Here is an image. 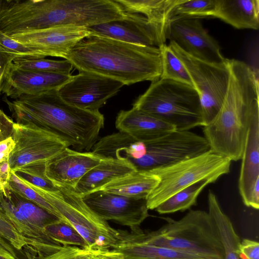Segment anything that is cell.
Here are the masks:
<instances>
[{
	"label": "cell",
	"mask_w": 259,
	"mask_h": 259,
	"mask_svg": "<svg viewBox=\"0 0 259 259\" xmlns=\"http://www.w3.org/2000/svg\"><path fill=\"white\" fill-rule=\"evenodd\" d=\"M207 200L208 213L223 246L225 259H239L238 252L241 241L232 223L222 209L216 195L211 191H209Z\"/></svg>",
	"instance_id": "d4e9b609"
},
{
	"label": "cell",
	"mask_w": 259,
	"mask_h": 259,
	"mask_svg": "<svg viewBox=\"0 0 259 259\" xmlns=\"http://www.w3.org/2000/svg\"><path fill=\"white\" fill-rule=\"evenodd\" d=\"M124 84L115 79L90 72L81 71L58 90L60 97L79 108L99 111Z\"/></svg>",
	"instance_id": "7c38bea8"
},
{
	"label": "cell",
	"mask_w": 259,
	"mask_h": 259,
	"mask_svg": "<svg viewBox=\"0 0 259 259\" xmlns=\"http://www.w3.org/2000/svg\"><path fill=\"white\" fill-rule=\"evenodd\" d=\"M135 170L133 166L124 159L103 158L80 179L73 190L82 197Z\"/></svg>",
	"instance_id": "44dd1931"
},
{
	"label": "cell",
	"mask_w": 259,
	"mask_h": 259,
	"mask_svg": "<svg viewBox=\"0 0 259 259\" xmlns=\"http://www.w3.org/2000/svg\"><path fill=\"white\" fill-rule=\"evenodd\" d=\"M19 252L9 242L0 235V259H20Z\"/></svg>",
	"instance_id": "8d00e7d4"
},
{
	"label": "cell",
	"mask_w": 259,
	"mask_h": 259,
	"mask_svg": "<svg viewBox=\"0 0 259 259\" xmlns=\"http://www.w3.org/2000/svg\"><path fill=\"white\" fill-rule=\"evenodd\" d=\"M105 251L63 245L60 250L36 259H100Z\"/></svg>",
	"instance_id": "1f68e13d"
},
{
	"label": "cell",
	"mask_w": 259,
	"mask_h": 259,
	"mask_svg": "<svg viewBox=\"0 0 259 259\" xmlns=\"http://www.w3.org/2000/svg\"><path fill=\"white\" fill-rule=\"evenodd\" d=\"M115 126L134 139L148 141L176 130L175 127L135 107L117 114Z\"/></svg>",
	"instance_id": "ffe728a7"
},
{
	"label": "cell",
	"mask_w": 259,
	"mask_h": 259,
	"mask_svg": "<svg viewBox=\"0 0 259 259\" xmlns=\"http://www.w3.org/2000/svg\"><path fill=\"white\" fill-rule=\"evenodd\" d=\"M4 101L15 122L32 123L47 130L77 151L92 149L104 125V115L99 111L82 109L67 103L57 90Z\"/></svg>",
	"instance_id": "7a4b0ae2"
},
{
	"label": "cell",
	"mask_w": 259,
	"mask_h": 259,
	"mask_svg": "<svg viewBox=\"0 0 259 259\" xmlns=\"http://www.w3.org/2000/svg\"><path fill=\"white\" fill-rule=\"evenodd\" d=\"M0 235L9 242L19 252L29 251L23 238L1 209Z\"/></svg>",
	"instance_id": "d6a6232c"
},
{
	"label": "cell",
	"mask_w": 259,
	"mask_h": 259,
	"mask_svg": "<svg viewBox=\"0 0 259 259\" xmlns=\"http://www.w3.org/2000/svg\"><path fill=\"white\" fill-rule=\"evenodd\" d=\"M230 76L222 106L203 126L210 150L231 161L241 160L248 126L259 110L258 75L243 61L229 59Z\"/></svg>",
	"instance_id": "3957f363"
},
{
	"label": "cell",
	"mask_w": 259,
	"mask_h": 259,
	"mask_svg": "<svg viewBox=\"0 0 259 259\" xmlns=\"http://www.w3.org/2000/svg\"><path fill=\"white\" fill-rule=\"evenodd\" d=\"M211 180L204 179L182 189L167 199L155 209L159 214H167L183 211L196 203L198 195Z\"/></svg>",
	"instance_id": "4316f807"
},
{
	"label": "cell",
	"mask_w": 259,
	"mask_h": 259,
	"mask_svg": "<svg viewBox=\"0 0 259 259\" xmlns=\"http://www.w3.org/2000/svg\"><path fill=\"white\" fill-rule=\"evenodd\" d=\"M215 5V0H183L173 9L169 20L212 17Z\"/></svg>",
	"instance_id": "4dcf8cb0"
},
{
	"label": "cell",
	"mask_w": 259,
	"mask_h": 259,
	"mask_svg": "<svg viewBox=\"0 0 259 259\" xmlns=\"http://www.w3.org/2000/svg\"><path fill=\"white\" fill-rule=\"evenodd\" d=\"M65 59L79 72L97 73L127 85L156 81L162 71L160 48L94 35L79 40Z\"/></svg>",
	"instance_id": "6da1fadb"
},
{
	"label": "cell",
	"mask_w": 259,
	"mask_h": 259,
	"mask_svg": "<svg viewBox=\"0 0 259 259\" xmlns=\"http://www.w3.org/2000/svg\"><path fill=\"white\" fill-rule=\"evenodd\" d=\"M118 240L111 248L121 252L125 259H206L167 247L144 243L118 230Z\"/></svg>",
	"instance_id": "603a6c76"
},
{
	"label": "cell",
	"mask_w": 259,
	"mask_h": 259,
	"mask_svg": "<svg viewBox=\"0 0 259 259\" xmlns=\"http://www.w3.org/2000/svg\"><path fill=\"white\" fill-rule=\"evenodd\" d=\"M17 57L0 45V94L6 75L13 65V60Z\"/></svg>",
	"instance_id": "d590c367"
},
{
	"label": "cell",
	"mask_w": 259,
	"mask_h": 259,
	"mask_svg": "<svg viewBox=\"0 0 259 259\" xmlns=\"http://www.w3.org/2000/svg\"><path fill=\"white\" fill-rule=\"evenodd\" d=\"M166 39L175 42L191 56L208 62L222 63L227 60L218 42L203 27L199 18L170 19L165 26Z\"/></svg>",
	"instance_id": "5bb4252c"
},
{
	"label": "cell",
	"mask_w": 259,
	"mask_h": 259,
	"mask_svg": "<svg viewBox=\"0 0 259 259\" xmlns=\"http://www.w3.org/2000/svg\"><path fill=\"white\" fill-rule=\"evenodd\" d=\"M241 159L239 193L244 204L250 207L252 191L259 186V110L250 118Z\"/></svg>",
	"instance_id": "d6986e66"
},
{
	"label": "cell",
	"mask_w": 259,
	"mask_h": 259,
	"mask_svg": "<svg viewBox=\"0 0 259 259\" xmlns=\"http://www.w3.org/2000/svg\"><path fill=\"white\" fill-rule=\"evenodd\" d=\"M212 17L237 29L259 28L258 0H215Z\"/></svg>",
	"instance_id": "7402d4cb"
},
{
	"label": "cell",
	"mask_w": 259,
	"mask_h": 259,
	"mask_svg": "<svg viewBox=\"0 0 259 259\" xmlns=\"http://www.w3.org/2000/svg\"><path fill=\"white\" fill-rule=\"evenodd\" d=\"M71 76L21 70L12 65L5 77L2 92L14 100L23 96L37 95L58 90Z\"/></svg>",
	"instance_id": "ac0fdd59"
},
{
	"label": "cell",
	"mask_w": 259,
	"mask_h": 259,
	"mask_svg": "<svg viewBox=\"0 0 259 259\" xmlns=\"http://www.w3.org/2000/svg\"><path fill=\"white\" fill-rule=\"evenodd\" d=\"M238 255L239 259H259V243L248 239L240 242Z\"/></svg>",
	"instance_id": "e575fe53"
},
{
	"label": "cell",
	"mask_w": 259,
	"mask_h": 259,
	"mask_svg": "<svg viewBox=\"0 0 259 259\" xmlns=\"http://www.w3.org/2000/svg\"><path fill=\"white\" fill-rule=\"evenodd\" d=\"M11 137L15 145L9 157L11 170L45 164L68 147L52 133L32 123L14 122Z\"/></svg>",
	"instance_id": "8fae6325"
},
{
	"label": "cell",
	"mask_w": 259,
	"mask_h": 259,
	"mask_svg": "<svg viewBox=\"0 0 259 259\" xmlns=\"http://www.w3.org/2000/svg\"><path fill=\"white\" fill-rule=\"evenodd\" d=\"M87 205L103 220L137 231L149 216L146 199L128 197L97 190L82 197Z\"/></svg>",
	"instance_id": "9a60e30c"
},
{
	"label": "cell",
	"mask_w": 259,
	"mask_h": 259,
	"mask_svg": "<svg viewBox=\"0 0 259 259\" xmlns=\"http://www.w3.org/2000/svg\"><path fill=\"white\" fill-rule=\"evenodd\" d=\"M14 67L21 70L63 75H71L73 68L68 60H55L45 58L17 57L13 60Z\"/></svg>",
	"instance_id": "83f0119b"
},
{
	"label": "cell",
	"mask_w": 259,
	"mask_h": 259,
	"mask_svg": "<svg viewBox=\"0 0 259 259\" xmlns=\"http://www.w3.org/2000/svg\"><path fill=\"white\" fill-rule=\"evenodd\" d=\"M14 122L0 108V141L11 136Z\"/></svg>",
	"instance_id": "74e56055"
},
{
	"label": "cell",
	"mask_w": 259,
	"mask_h": 259,
	"mask_svg": "<svg viewBox=\"0 0 259 259\" xmlns=\"http://www.w3.org/2000/svg\"><path fill=\"white\" fill-rule=\"evenodd\" d=\"M158 182L159 178L152 172L135 170L109 183L100 190L131 198L146 199Z\"/></svg>",
	"instance_id": "cb8c5ba5"
},
{
	"label": "cell",
	"mask_w": 259,
	"mask_h": 259,
	"mask_svg": "<svg viewBox=\"0 0 259 259\" xmlns=\"http://www.w3.org/2000/svg\"><path fill=\"white\" fill-rule=\"evenodd\" d=\"M146 142V155L133 165L137 171H150L169 166L210 150L204 137L189 131L175 130Z\"/></svg>",
	"instance_id": "30bf717a"
},
{
	"label": "cell",
	"mask_w": 259,
	"mask_h": 259,
	"mask_svg": "<svg viewBox=\"0 0 259 259\" xmlns=\"http://www.w3.org/2000/svg\"><path fill=\"white\" fill-rule=\"evenodd\" d=\"M45 231L49 237L62 245L89 248L82 236L71 225L63 220L47 225Z\"/></svg>",
	"instance_id": "f546056e"
},
{
	"label": "cell",
	"mask_w": 259,
	"mask_h": 259,
	"mask_svg": "<svg viewBox=\"0 0 259 259\" xmlns=\"http://www.w3.org/2000/svg\"><path fill=\"white\" fill-rule=\"evenodd\" d=\"M133 107L172 125L176 131L203 126L199 96L188 84L159 78L151 82Z\"/></svg>",
	"instance_id": "5b68a950"
},
{
	"label": "cell",
	"mask_w": 259,
	"mask_h": 259,
	"mask_svg": "<svg viewBox=\"0 0 259 259\" xmlns=\"http://www.w3.org/2000/svg\"><path fill=\"white\" fill-rule=\"evenodd\" d=\"M231 160L210 150L174 164L150 171L159 178L156 187L146 198L148 209L158 205L182 189L200 180L215 182L230 171Z\"/></svg>",
	"instance_id": "52a82bcc"
},
{
	"label": "cell",
	"mask_w": 259,
	"mask_h": 259,
	"mask_svg": "<svg viewBox=\"0 0 259 259\" xmlns=\"http://www.w3.org/2000/svg\"><path fill=\"white\" fill-rule=\"evenodd\" d=\"M15 143L12 137L0 141V163L9 159Z\"/></svg>",
	"instance_id": "f35d334b"
},
{
	"label": "cell",
	"mask_w": 259,
	"mask_h": 259,
	"mask_svg": "<svg viewBox=\"0 0 259 259\" xmlns=\"http://www.w3.org/2000/svg\"><path fill=\"white\" fill-rule=\"evenodd\" d=\"M125 13L141 14L149 21L166 25L175 7L183 0H115Z\"/></svg>",
	"instance_id": "484cf974"
},
{
	"label": "cell",
	"mask_w": 259,
	"mask_h": 259,
	"mask_svg": "<svg viewBox=\"0 0 259 259\" xmlns=\"http://www.w3.org/2000/svg\"><path fill=\"white\" fill-rule=\"evenodd\" d=\"M11 171L9 159L0 163V178L4 187L8 185L11 176Z\"/></svg>",
	"instance_id": "ab89813d"
},
{
	"label": "cell",
	"mask_w": 259,
	"mask_h": 259,
	"mask_svg": "<svg viewBox=\"0 0 259 259\" xmlns=\"http://www.w3.org/2000/svg\"><path fill=\"white\" fill-rule=\"evenodd\" d=\"M100 259H125V258L121 252L111 249L105 250Z\"/></svg>",
	"instance_id": "60d3db41"
},
{
	"label": "cell",
	"mask_w": 259,
	"mask_h": 259,
	"mask_svg": "<svg viewBox=\"0 0 259 259\" xmlns=\"http://www.w3.org/2000/svg\"><path fill=\"white\" fill-rule=\"evenodd\" d=\"M157 230L126 231L132 238L148 244L167 247L206 259H225L223 246L208 212L190 210L179 220L164 218Z\"/></svg>",
	"instance_id": "277c9868"
},
{
	"label": "cell",
	"mask_w": 259,
	"mask_h": 259,
	"mask_svg": "<svg viewBox=\"0 0 259 259\" xmlns=\"http://www.w3.org/2000/svg\"><path fill=\"white\" fill-rule=\"evenodd\" d=\"M56 187L58 190L56 192L35 187L32 190L82 236L89 248L103 251L111 249L118 240V230L111 227L107 221L94 212L73 189Z\"/></svg>",
	"instance_id": "8992f818"
},
{
	"label": "cell",
	"mask_w": 259,
	"mask_h": 259,
	"mask_svg": "<svg viewBox=\"0 0 259 259\" xmlns=\"http://www.w3.org/2000/svg\"><path fill=\"white\" fill-rule=\"evenodd\" d=\"M125 13V17L123 19L86 28L90 35L129 44L159 48L165 44L166 25L151 22L139 14Z\"/></svg>",
	"instance_id": "4fadbf2b"
},
{
	"label": "cell",
	"mask_w": 259,
	"mask_h": 259,
	"mask_svg": "<svg viewBox=\"0 0 259 259\" xmlns=\"http://www.w3.org/2000/svg\"><path fill=\"white\" fill-rule=\"evenodd\" d=\"M0 209L23 238L27 247L38 254L59 250L62 245L49 237L45 227L61 219L21 196L9 185L0 193Z\"/></svg>",
	"instance_id": "ba28073f"
},
{
	"label": "cell",
	"mask_w": 259,
	"mask_h": 259,
	"mask_svg": "<svg viewBox=\"0 0 259 259\" xmlns=\"http://www.w3.org/2000/svg\"><path fill=\"white\" fill-rule=\"evenodd\" d=\"M168 46L185 66L199 96L204 126L215 116L225 99L230 76L229 59L208 62L191 56L172 41Z\"/></svg>",
	"instance_id": "9c48e42d"
},
{
	"label": "cell",
	"mask_w": 259,
	"mask_h": 259,
	"mask_svg": "<svg viewBox=\"0 0 259 259\" xmlns=\"http://www.w3.org/2000/svg\"><path fill=\"white\" fill-rule=\"evenodd\" d=\"M4 189V185L2 183V181L0 178V192L3 191Z\"/></svg>",
	"instance_id": "b9f144b4"
},
{
	"label": "cell",
	"mask_w": 259,
	"mask_h": 259,
	"mask_svg": "<svg viewBox=\"0 0 259 259\" xmlns=\"http://www.w3.org/2000/svg\"><path fill=\"white\" fill-rule=\"evenodd\" d=\"M89 35L86 27L57 26L24 31L9 36L38 52L45 58L52 56L65 59L79 40Z\"/></svg>",
	"instance_id": "2e32d148"
},
{
	"label": "cell",
	"mask_w": 259,
	"mask_h": 259,
	"mask_svg": "<svg viewBox=\"0 0 259 259\" xmlns=\"http://www.w3.org/2000/svg\"><path fill=\"white\" fill-rule=\"evenodd\" d=\"M103 158L94 152L65 148L45 165V176L56 187L74 190L80 179Z\"/></svg>",
	"instance_id": "e0dca14e"
},
{
	"label": "cell",
	"mask_w": 259,
	"mask_h": 259,
	"mask_svg": "<svg viewBox=\"0 0 259 259\" xmlns=\"http://www.w3.org/2000/svg\"><path fill=\"white\" fill-rule=\"evenodd\" d=\"M160 49L162 65L160 78L172 80L193 86L192 82L185 66L173 53L169 46L164 44L160 48Z\"/></svg>",
	"instance_id": "f1b7e54d"
},
{
	"label": "cell",
	"mask_w": 259,
	"mask_h": 259,
	"mask_svg": "<svg viewBox=\"0 0 259 259\" xmlns=\"http://www.w3.org/2000/svg\"><path fill=\"white\" fill-rule=\"evenodd\" d=\"M0 45L18 57L45 58L38 52L21 44L0 31Z\"/></svg>",
	"instance_id": "836d02e7"
}]
</instances>
